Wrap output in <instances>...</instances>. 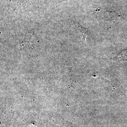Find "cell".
Returning a JSON list of instances; mask_svg holds the SVG:
<instances>
[{
  "label": "cell",
  "mask_w": 127,
  "mask_h": 127,
  "mask_svg": "<svg viewBox=\"0 0 127 127\" xmlns=\"http://www.w3.org/2000/svg\"><path fill=\"white\" fill-rule=\"evenodd\" d=\"M119 59H127V50H124L118 55Z\"/></svg>",
  "instance_id": "6da1fadb"
}]
</instances>
